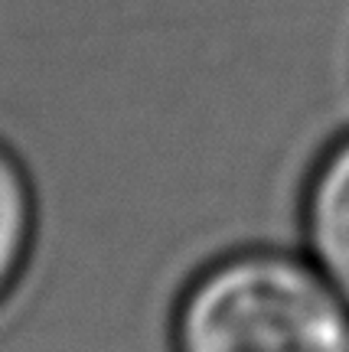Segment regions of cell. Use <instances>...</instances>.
Returning <instances> with one entry per match:
<instances>
[{"mask_svg": "<svg viewBox=\"0 0 349 352\" xmlns=\"http://www.w3.org/2000/svg\"><path fill=\"white\" fill-rule=\"evenodd\" d=\"M176 349L349 352V303L304 252H238L187 290Z\"/></svg>", "mask_w": 349, "mask_h": 352, "instance_id": "6da1fadb", "label": "cell"}, {"mask_svg": "<svg viewBox=\"0 0 349 352\" xmlns=\"http://www.w3.org/2000/svg\"><path fill=\"white\" fill-rule=\"evenodd\" d=\"M307 258L349 303V138L326 153L307 192Z\"/></svg>", "mask_w": 349, "mask_h": 352, "instance_id": "7a4b0ae2", "label": "cell"}, {"mask_svg": "<svg viewBox=\"0 0 349 352\" xmlns=\"http://www.w3.org/2000/svg\"><path fill=\"white\" fill-rule=\"evenodd\" d=\"M36 202L23 164L10 147L0 144V300L17 284L33 252Z\"/></svg>", "mask_w": 349, "mask_h": 352, "instance_id": "3957f363", "label": "cell"}]
</instances>
